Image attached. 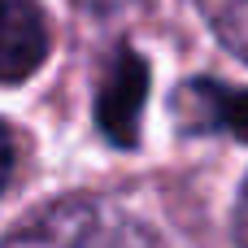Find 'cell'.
<instances>
[{
  "instance_id": "cell-8",
  "label": "cell",
  "mask_w": 248,
  "mask_h": 248,
  "mask_svg": "<svg viewBox=\"0 0 248 248\" xmlns=\"http://www.w3.org/2000/svg\"><path fill=\"white\" fill-rule=\"evenodd\" d=\"M83 9H92V13H109V9H122V4H131V0H78Z\"/></svg>"
},
{
  "instance_id": "cell-4",
  "label": "cell",
  "mask_w": 248,
  "mask_h": 248,
  "mask_svg": "<svg viewBox=\"0 0 248 248\" xmlns=\"http://www.w3.org/2000/svg\"><path fill=\"white\" fill-rule=\"evenodd\" d=\"M48 17L35 0H0V83L31 78L48 57Z\"/></svg>"
},
{
  "instance_id": "cell-1",
  "label": "cell",
  "mask_w": 248,
  "mask_h": 248,
  "mask_svg": "<svg viewBox=\"0 0 248 248\" xmlns=\"http://www.w3.org/2000/svg\"><path fill=\"white\" fill-rule=\"evenodd\" d=\"M0 248H161L157 231L118 201L65 196L26 214Z\"/></svg>"
},
{
  "instance_id": "cell-2",
  "label": "cell",
  "mask_w": 248,
  "mask_h": 248,
  "mask_svg": "<svg viewBox=\"0 0 248 248\" xmlns=\"http://www.w3.org/2000/svg\"><path fill=\"white\" fill-rule=\"evenodd\" d=\"M148 96V61L135 48H118L96 92V126L109 144L131 148L140 140V109Z\"/></svg>"
},
{
  "instance_id": "cell-3",
  "label": "cell",
  "mask_w": 248,
  "mask_h": 248,
  "mask_svg": "<svg viewBox=\"0 0 248 248\" xmlns=\"http://www.w3.org/2000/svg\"><path fill=\"white\" fill-rule=\"evenodd\" d=\"M183 135H231L248 140V87L222 78H187L170 105Z\"/></svg>"
},
{
  "instance_id": "cell-7",
  "label": "cell",
  "mask_w": 248,
  "mask_h": 248,
  "mask_svg": "<svg viewBox=\"0 0 248 248\" xmlns=\"http://www.w3.org/2000/svg\"><path fill=\"white\" fill-rule=\"evenodd\" d=\"M235 244L248 248V183L240 187V205H235Z\"/></svg>"
},
{
  "instance_id": "cell-6",
  "label": "cell",
  "mask_w": 248,
  "mask_h": 248,
  "mask_svg": "<svg viewBox=\"0 0 248 248\" xmlns=\"http://www.w3.org/2000/svg\"><path fill=\"white\" fill-rule=\"evenodd\" d=\"M13 161H17V144H13V131L0 122V192H4L9 179H13Z\"/></svg>"
},
{
  "instance_id": "cell-5",
  "label": "cell",
  "mask_w": 248,
  "mask_h": 248,
  "mask_svg": "<svg viewBox=\"0 0 248 248\" xmlns=\"http://www.w3.org/2000/svg\"><path fill=\"white\" fill-rule=\"evenodd\" d=\"M201 9L218 31V39L248 61V0H201Z\"/></svg>"
}]
</instances>
